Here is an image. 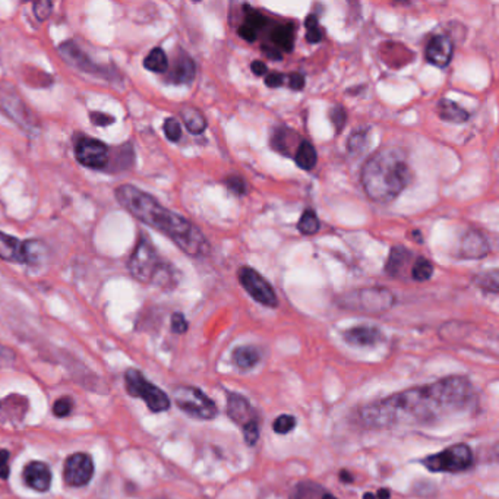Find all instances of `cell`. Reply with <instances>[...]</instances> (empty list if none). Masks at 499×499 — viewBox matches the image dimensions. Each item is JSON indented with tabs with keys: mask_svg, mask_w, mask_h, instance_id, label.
I'll use <instances>...</instances> for the list:
<instances>
[{
	"mask_svg": "<svg viewBox=\"0 0 499 499\" xmlns=\"http://www.w3.org/2000/svg\"><path fill=\"white\" fill-rule=\"evenodd\" d=\"M476 403V390L467 378L448 376L364 406L360 419L372 429L432 425L469 410Z\"/></svg>",
	"mask_w": 499,
	"mask_h": 499,
	"instance_id": "obj_1",
	"label": "cell"
},
{
	"mask_svg": "<svg viewBox=\"0 0 499 499\" xmlns=\"http://www.w3.org/2000/svg\"><path fill=\"white\" fill-rule=\"evenodd\" d=\"M114 193L119 204L137 220L170 238L189 257L199 258L210 252V243L203 231L180 214L164 208L154 196L134 185H121Z\"/></svg>",
	"mask_w": 499,
	"mask_h": 499,
	"instance_id": "obj_2",
	"label": "cell"
},
{
	"mask_svg": "<svg viewBox=\"0 0 499 499\" xmlns=\"http://www.w3.org/2000/svg\"><path fill=\"white\" fill-rule=\"evenodd\" d=\"M411 180V170L403 151L382 148L362 169V185L366 195L379 204L392 203Z\"/></svg>",
	"mask_w": 499,
	"mask_h": 499,
	"instance_id": "obj_3",
	"label": "cell"
},
{
	"mask_svg": "<svg viewBox=\"0 0 499 499\" xmlns=\"http://www.w3.org/2000/svg\"><path fill=\"white\" fill-rule=\"evenodd\" d=\"M128 268L130 275L139 282H158L161 286L172 281L173 275V268L161 259L151 240L142 235L129 258Z\"/></svg>",
	"mask_w": 499,
	"mask_h": 499,
	"instance_id": "obj_4",
	"label": "cell"
},
{
	"mask_svg": "<svg viewBox=\"0 0 499 499\" xmlns=\"http://www.w3.org/2000/svg\"><path fill=\"white\" fill-rule=\"evenodd\" d=\"M473 453L467 444H456L438 454L425 457L421 463L432 473H461L473 465Z\"/></svg>",
	"mask_w": 499,
	"mask_h": 499,
	"instance_id": "obj_5",
	"label": "cell"
},
{
	"mask_svg": "<svg viewBox=\"0 0 499 499\" xmlns=\"http://www.w3.org/2000/svg\"><path fill=\"white\" fill-rule=\"evenodd\" d=\"M227 414L240 426L247 445H255L259 439V419L247 398L238 392H227Z\"/></svg>",
	"mask_w": 499,
	"mask_h": 499,
	"instance_id": "obj_6",
	"label": "cell"
},
{
	"mask_svg": "<svg viewBox=\"0 0 499 499\" xmlns=\"http://www.w3.org/2000/svg\"><path fill=\"white\" fill-rule=\"evenodd\" d=\"M125 384L129 395L142 398L151 411L160 413L170 409V398L168 394L151 384V382H148L145 376L137 369H129L126 372Z\"/></svg>",
	"mask_w": 499,
	"mask_h": 499,
	"instance_id": "obj_7",
	"label": "cell"
},
{
	"mask_svg": "<svg viewBox=\"0 0 499 499\" xmlns=\"http://www.w3.org/2000/svg\"><path fill=\"white\" fill-rule=\"evenodd\" d=\"M177 407L188 416L199 421H211L219 413L217 406L199 388L195 387H179L173 392Z\"/></svg>",
	"mask_w": 499,
	"mask_h": 499,
	"instance_id": "obj_8",
	"label": "cell"
},
{
	"mask_svg": "<svg viewBox=\"0 0 499 499\" xmlns=\"http://www.w3.org/2000/svg\"><path fill=\"white\" fill-rule=\"evenodd\" d=\"M395 303L394 294L384 287H369L346 296L344 306L364 313H382Z\"/></svg>",
	"mask_w": 499,
	"mask_h": 499,
	"instance_id": "obj_9",
	"label": "cell"
},
{
	"mask_svg": "<svg viewBox=\"0 0 499 499\" xmlns=\"http://www.w3.org/2000/svg\"><path fill=\"white\" fill-rule=\"evenodd\" d=\"M43 249L44 245L37 240L21 242L20 239L0 231V259L20 264H36Z\"/></svg>",
	"mask_w": 499,
	"mask_h": 499,
	"instance_id": "obj_10",
	"label": "cell"
},
{
	"mask_svg": "<svg viewBox=\"0 0 499 499\" xmlns=\"http://www.w3.org/2000/svg\"><path fill=\"white\" fill-rule=\"evenodd\" d=\"M239 281L249 296L255 299L258 303L267 308L278 306V297L273 286L257 270L251 267H242L239 270Z\"/></svg>",
	"mask_w": 499,
	"mask_h": 499,
	"instance_id": "obj_11",
	"label": "cell"
},
{
	"mask_svg": "<svg viewBox=\"0 0 499 499\" xmlns=\"http://www.w3.org/2000/svg\"><path fill=\"white\" fill-rule=\"evenodd\" d=\"M75 157L84 168L103 170L109 161V149L102 141L94 138H82L75 145Z\"/></svg>",
	"mask_w": 499,
	"mask_h": 499,
	"instance_id": "obj_12",
	"label": "cell"
},
{
	"mask_svg": "<svg viewBox=\"0 0 499 499\" xmlns=\"http://www.w3.org/2000/svg\"><path fill=\"white\" fill-rule=\"evenodd\" d=\"M64 481L72 488L86 486L93 479L94 463L88 454L76 453L68 457L64 463Z\"/></svg>",
	"mask_w": 499,
	"mask_h": 499,
	"instance_id": "obj_13",
	"label": "cell"
},
{
	"mask_svg": "<svg viewBox=\"0 0 499 499\" xmlns=\"http://www.w3.org/2000/svg\"><path fill=\"white\" fill-rule=\"evenodd\" d=\"M454 55V46L450 37L434 36L426 47V60L438 68H445L451 63Z\"/></svg>",
	"mask_w": 499,
	"mask_h": 499,
	"instance_id": "obj_14",
	"label": "cell"
},
{
	"mask_svg": "<svg viewBox=\"0 0 499 499\" xmlns=\"http://www.w3.org/2000/svg\"><path fill=\"white\" fill-rule=\"evenodd\" d=\"M25 485L37 492H46L52 484V473L48 465L43 461H31L25 465L22 473Z\"/></svg>",
	"mask_w": 499,
	"mask_h": 499,
	"instance_id": "obj_15",
	"label": "cell"
},
{
	"mask_svg": "<svg viewBox=\"0 0 499 499\" xmlns=\"http://www.w3.org/2000/svg\"><path fill=\"white\" fill-rule=\"evenodd\" d=\"M491 252L489 242L484 233L470 230L461 240V255L465 259H480Z\"/></svg>",
	"mask_w": 499,
	"mask_h": 499,
	"instance_id": "obj_16",
	"label": "cell"
},
{
	"mask_svg": "<svg viewBox=\"0 0 499 499\" xmlns=\"http://www.w3.org/2000/svg\"><path fill=\"white\" fill-rule=\"evenodd\" d=\"M59 53L63 56V59L66 62H68L69 64H72L74 68H78V69L84 71V72H91V74H100V72H102L106 76L104 71L100 69L97 64L91 63L90 57L87 55L82 53L81 50L78 48V46L74 44L72 41L60 44L59 46Z\"/></svg>",
	"mask_w": 499,
	"mask_h": 499,
	"instance_id": "obj_17",
	"label": "cell"
},
{
	"mask_svg": "<svg viewBox=\"0 0 499 499\" xmlns=\"http://www.w3.org/2000/svg\"><path fill=\"white\" fill-rule=\"evenodd\" d=\"M344 340L357 347H368V346H376L384 340V336L376 327H368V325H360L347 329L344 332Z\"/></svg>",
	"mask_w": 499,
	"mask_h": 499,
	"instance_id": "obj_18",
	"label": "cell"
},
{
	"mask_svg": "<svg viewBox=\"0 0 499 499\" xmlns=\"http://www.w3.org/2000/svg\"><path fill=\"white\" fill-rule=\"evenodd\" d=\"M195 74H196L195 62L186 53H182L175 63V68L170 74V79L175 82V84H189V82L193 81Z\"/></svg>",
	"mask_w": 499,
	"mask_h": 499,
	"instance_id": "obj_19",
	"label": "cell"
},
{
	"mask_svg": "<svg viewBox=\"0 0 499 499\" xmlns=\"http://www.w3.org/2000/svg\"><path fill=\"white\" fill-rule=\"evenodd\" d=\"M437 111L442 121L451 122V123H463L465 121H469V118H470L467 110H464L457 103L451 102V100H448V98L441 100L437 106Z\"/></svg>",
	"mask_w": 499,
	"mask_h": 499,
	"instance_id": "obj_20",
	"label": "cell"
},
{
	"mask_svg": "<svg viewBox=\"0 0 499 499\" xmlns=\"http://www.w3.org/2000/svg\"><path fill=\"white\" fill-rule=\"evenodd\" d=\"M261 360V352L254 346H240L233 352V363L240 371H249L255 368Z\"/></svg>",
	"mask_w": 499,
	"mask_h": 499,
	"instance_id": "obj_21",
	"label": "cell"
},
{
	"mask_svg": "<svg viewBox=\"0 0 499 499\" xmlns=\"http://www.w3.org/2000/svg\"><path fill=\"white\" fill-rule=\"evenodd\" d=\"M180 118L185 123L186 129L191 132V134L199 135L203 134V132L207 129V119L205 116L199 111L196 107L192 106H183L180 109Z\"/></svg>",
	"mask_w": 499,
	"mask_h": 499,
	"instance_id": "obj_22",
	"label": "cell"
},
{
	"mask_svg": "<svg viewBox=\"0 0 499 499\" xmlns=\"http://www.w3.org/2000/svg\"><path fill=\"white\" fill-rule=\"evenodd\" d=\"M294 160H296V164L301 169L312 170L315 168V164H317V161H318L317 149H315V146L310 142L302 141L301 145H299V148H297Z\"/></svg>",
	"mask_w": 499,
	"mask_h": 499,
	"instance_id": "obj_23",
	"label": "cell"
},
{
	"mask_svg": "<svg viewBox=\"0 0 499 499\" xmlns=\"http://www.w3.org/2000/svg\"><path fill=\"white\" fill-rule=\"evenodd\" d=\"M144 68L156 72V74H163L169 69V60L168 56H165L164 50L160 47L153 48L151 52L146 55V57L144 59Z\"/></svg>",
	"mask_w": 499,
	"mask_h": 499,
	"instance_id": "obj_24",
	"label": "cell"
},
{
	"mask_svg": "<svg viewBox=\"0 0 499 499\" xmlns=\"http://www.w3.org/2000/svg\"><path fill=\"white\" fill-rule=\"evenodd\" d=\"M409 257H410V252L407 251V249H404L403 246H394L391 249L390 259L387 262V273L390 275H397L402 271L403 265L407 264Z\"/></svg>",
	"mask_w": 499,
	"mask_h": 499,
	"instance_id": "obj_25",
	"label": "cell"
},
{
	"mask_svg": "<svg viewBox=\"0 0 499 499\" xmlns=\"http://www.w3.org/2000/svg\"><path fill=\"white\" fill-rule=\"evenodd\" d=\"M273 41L286 52H292L294 44V32L292 25H278L271 34Z\"/></svg>",
	"mask_w": 499,
	"mask_h": 499,
	"instance_id": "obj_26",
	"label": "cell"
},
{
	"mask_svg": "<svg viewBox=\"0 0 499 499\" xmlns=\"http://www.w3.org/2000/svg\"><path fill=\"white\" fill-rule=\"evenodd\" d=\"M321 224L318 220V215L315 214L313 210H306L303 212V215L301 217L297 223V230L302 233L305 236H312L320 230Z\"/></svg>",
	"mask_w": 499,
	"mask_h": 499,
	"instance_id": "obj_27",
	"label": "cell"
},
{
	"mask_svg": "<svg viewBox=\"0 0 499 499\" xmlns=\"http://www.w3.org/2000/svg\"><path fill=\"white\" fill-rule=\"evenodd\" d=\"M434 274V267H432V264L425 259V258H418L416 261L414 267L411 270V277L416 281H426Z\"/></svg>",
	"mask_w": 499,
	"mask_h": 499,
	"instance_id": "obj_28",
	"label": "cell"
},
{
	"mask_svg": "<svg viewBox=\"0 0 499 499\" xmlns=\"http://www.w3.org/2000/svg\"><path fill=\"white\" fill-rule=\"evenodd\" d=\"M324 39V32L318 25V18L315 15L308 16L306 20V40L310 44H317Z\"/></svg>",
	"mask_w": 499,
	"mask_h": 499,
	"instance_id": "obj_29",
	"label": "cell"
},
{
	"mask_svg": "<svg viewBox=\"0 0 499 499\" xmlns=\"http://www.w3.org/2000/svg\"><path fill=\"white\" fill-rule=\"evenodd\" d=\"M296 418L292 414H281L278 416V418L274 421L273 423V429L275 434L278 435H286L289 434V432H292L294 428H296Z\"/></svg>",
	"mask_w": 499,
	"mask_h": 499,
	"instance_id": "obj_30",
	"label": "cell"
},
{
	"mask_svg": "<svg viewBox=\"0 0 499 499\" xmlns=\"http://www.w3.org/2000/svg\"><path fill=\"white\" fill-rule=\"evenodd\" d=\"M164 134H165V137H168V139L172 141V142H177L182 138V128H180V123L177 122V119H175V118L165 119V122H164Z\"/></svg>",
	"mask_w": 499,
	"mask_h": 499,
	"instance_id": "obj_31",
	"label": "cell"
},
{
	"mask_svg": "<svg viewBox=\"0 0 499 499\" xmlns=\"http://www.w3.org/2000/svg\"><path fill=\"white\" fill-rule=\"evenodd\" d=\"M265 22H267V20H265V16L262 13H259L257 11H251V12H247L243 25L249 27V28L254 29L257 32L258 29L264 28Z\"/></svg>",
	"mask_w": 499,
	"mask_h": 499,
	"instance_id": "obj_32",
	"label": "cell"
},
{
	"mask_svg": "<svg viewBox=\"0 0 499 499\" xmlns=\"http://www.w3.org/2000/svg\"><path fill=\"white\" fill-rule=\"evenodd\" d=\"M329 118H331V122L332 125L336 126L337 132H341L346 122H347V114H346V110L341 107V106H334L329 111Z\"/></svg>",
	"mask_w": 499,
	"mask_h": 499,
	"instance_id": "obj_33",
	"label": "cell"
},
{
	"mask_svg": "<svg viewBox=\"0 0 499 499\" xmlns=\"http://www.w3.org/2000/svg\"><path fill=\"white\" fill-rule=\"evenodd\" d=\"M477 285L481 287H485L493 293L498 292V271H492L488 274H484L481 277H477Z\"/></svg>",
	"mask_w": 499,
	"mask_h": 499,
	"instance_id": "obj_34",
	"label": "cell"
},
{
	"mask_svg": "<svg viewBox=\"0 0 499 499\" xmlns=\"http://www.w3.org/2000/svg\"><path fill=\"white\" fill-rule=\"evenodd\" d=\"M71 410H72V402L68 397L59 398L53 406V413L57 416V418H66V416L71 413Z\"/></svg>",
	"mask_w": 499,
	"mask_h": 499,
	"instance_id": "obj_35",
	"label": "cell"
},
{
	"mask_svg": "<svg viewBox=\"0 0 499 499\" xmlns=\"http://www.w3.org/2000/svg\"><path fill=\"white\" fill-rule=\"evenodd\" d=\"M226 183H227V188L231 192H235L236 195H243L246 192V183L239 176H228Z\"/></svg>",
	"mask_w": 499,
	"mask_h": 499,
	"instance_id": "obj_36",
	"label": "cell"
},
{
	"mask_svg": "<svg viewBox=\"0 0 499 499\" xmlns=\"http://www.w3.org/2000/svg\"><path fill=\"white\" fill-rule=\"evenodd\" d=\"M53 11V4L52 2H37L34 4V13L40 21H46Z\"/></svg>",
	"mask_w": 499,
	"mask_h": 499,
	"instance_id": "obj_37",
	"label": "cell"
},
{
	"mask_svg": "<svg viewBox=\"0 0 499 499\" xmlns=\"http://www.w3.org/2000/svg\"><path fill=\"white\" fill-rule=\"evenodd\" d=\"M172 329L176 332V334H183V332L188 331V321L183 317V313H173L172 317Z\"/></svg>",
	"mask_w": 499,
	"mask_h": 499,
	"instance_id": "obj_38",
	"label": "cell"
},
{
	"mask_svg": "<svg viewBox=\"0 0 499 499\" xmlns=\"http://www.w3.org/2000/svg\"><path fill=\"white\" fill-rule=\"evenodd\" d=\"M90 119L95 126H102V128L111 125L114 122V118H111V116H109L106 113H100V111H93L90 114Z\"/></svg>",
	"mask_w": 499,
	"mask_h": 499,
	"instance_id": "obj_39",
	"label": "cell"
},
{
	"mask_svg": "<svg viewBox=\"0 0 499 499\" xmlns=\"http://www.w3.org/2000/svg\"><path fill=\"white\" fill-rule=\"evenodd\" d=\"M364 142H366L364 134H362V132H357V134H355V135L350 138V141H348V149H350L352 153L360 151V149H362L363 145H364Z\"/></svg>",
	"mask_w": 499,
	"mask_h": 499,
	"instance_id": "obj_40",
	"label": "cell"
},
{
	"mask_svg": "<svg viewBox=\"0 0 499 499\" xmlns=\"http://www.w3.org/2000/svg\"><path fill=\"white\" fill-rule=\"evenodd\" d=\"M289 86L294 91H301L305 87V78L299 72H293L289 75Z\"/></svg>",
	"mask_w": 499,
	"mask_h": 499,
	"instance_id": "obj_41",
	"label": "cell"
},
{
	"mask_svg": "<svg viewBox=\"0 0 499 499\" xmlns=\"http://www.w3.org/2000/svg\"><path fill=\"white\" fill-rule=\"evenodd\" d=\"M265 84H267V87H270V88L281 87L282 84H285V75L273 72L267 78H265Z\"/></svg>",
	"mask_w": 499,
	"mask_h": 499,
	"instance_id": "obj_42",
	"label": "cell"
},
{
	"mask_svg": "<svg viewBox=\"0 0 499 499\" xmlns=\"http://www.w3.org/2000/svg\"><path fill=\"white\" fill-rule=\"evenodd\" d=\"M9 453L6 450L0 451V477L8 479L9 476Z\"/></svg>",
	"mask_w": 499,
	"mask_h": 499,
	"instance_id": "obj_43",
	"label": "cell"
},
{
	"mask_svg": "<svg viewBox=\"0 0 499 499\" xmlns=\"http://www.w3.org/2000/svg\"><path fill=\"white\" fill-rule=\"evenodd\" d=\"M239 36L246 41H254L257 39V32L246 25H242L239 28Z\"/></svg>",
	"mask_w": 499,
	"mask_h": 499,
	"instance_id": "obj_44",
	"label": "cell"
},
{
	"mask_svg": "<svg viewBox=\"0 0 499 499\" xmlns=\"http://www.w3.org/2000/svg\"><path fill=\"white\" fill-rule=\"evenodd\" d=\"M251 69H252V72H254L255 75H258V76H262V75H265V74L268 72V69H267V64H265V63H264V62H261V60H255V62H252V64H251Z\"/></svg>",
	"mask_w": 499,
	"mask_h": 499,
	"instance_id": "obj_45",
	"label": "cell"
},
{
	"mask_svg": "<svg viewBox=\"0 0 499 499\" xmlns=\"http://www.w3.org/2000/svg\"><path fill=\"white\" fill-rule=\"evenodd\" d=\"M264 52L265 55H267L270 59L273 60H281V53L277 50V47L274 48H270V47H264Z\"/></svg>",
	"mask_w": 499,
	"mask_h": 499,
	"instance_id": "obj_46",
	"label": "cell"
},
{
	"mask_svg": "<svg viewBox=\"0 0 499 499\" xmlns=\"http://www.w3.org/2000/svg\"><path fill=\"white\" fill-rule=\"evenodd\" d=\"M390 495H391L390 489H385V488L379 489L376 493V499H390Z\"/></svg>",
	"mask_w": 499,
	"mask_h": 499,
	"instance_id": "obj_47",
	"label": "cell"
},
{
	"mask_svg": "<svg viewBox=\"0 0 499 499\" xmlns=\"http://www.w3.org/2000/svg\"><path fill=\"white\" fill-rule=\"evenodd\" d=\"M340 479H341V481H348V484H350V481H353V477L350 476V473L346 472V470H343V472H341Z\"/></svg>",
	"mask_w": 499,
	"mask_h": 499,
	"instance_id": "obj_48",
	"label": "cell"
},
{
	"mask_svg": "<svg viewBox=\"0 0 499 499\" xmlns=\"http://www.w3.org/2000/svg\"><path fill=\"white\" fill-rule=\"evenodd\" d=\"M321 499H337L334 495H332V493H329V492H324L322 493V496H321Z\"/></svg>",
	"mask_w": 499,
	"mask_h": 499,
	"instance_id": "obj_49",
	"label": "cell"
},
{
	"mask_svg": "<svg viewBox=\"0 0 499 499\" xmlns=\"http://www.w3.org/2000/svg\"><path fill=\"white\" fill-rule=\"evenodd\" d=\"M363 499H376V498H375V495H372V493H369V492H366V493L363 495Z\"/></svg>",
	"mask_w": 499,
	"mask_h": 499,
	"instance_id": "obj_50",
	"label": "cell"
}]
</instances>
